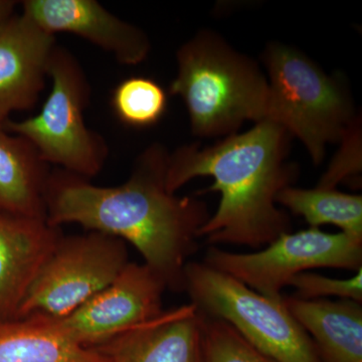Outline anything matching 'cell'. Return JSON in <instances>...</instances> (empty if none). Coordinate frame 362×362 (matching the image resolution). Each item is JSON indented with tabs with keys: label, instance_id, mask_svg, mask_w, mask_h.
I'll return each instance as SVG.
<instances>
[{
	"label": "cell",
	"instance_id": "1",
	"mask_svg": "<svg viewBox=\"0 0 362 362\" xmlns=\"http://www.w3.org/2000/svg\"><path fill=\"white\" fill-rule=\"evenodd\" d=\"M168 156L160 144L148 147L138 157L129 180L118 187H97L65 170L49 175L47 223L56 228L76 223L129 243L168 290L185 291V266L211 214L197 197L168 192Z\"/></svg>",
	"mask_w": 362,
	"mask_h": 362
},
{
	"label": "cell",
	"instance_id": "2",
	"mask_svg": "<svg viewBox=\"0 0 362 362\" xmlns=\"http://www.w3.org/2000/svg\"><path fill=\"white\" fill-rule=\"evenodd\" d=\"M292 136L279 124L264 120L244 133L226 136L211 146L185 145L168 156L165 187L171 194L190 180L209 176L207 192H220L214 216L202 226L199 238L211 245L268 246L291 232L287 211L277 195L291 187L296 166L288 161Z\"/></svg>",
	"mask_w": 362,
	"mask_h": 362
},
{
	"label": "cell",
	"instance_id": "3",
	"mask_svg": "<svg viewBox=\"0 0 362 362\" xmlns=\"http://www.w3.org/2000/svg\"><path fill=\"white\" fill-rule=\"evenodd\" d=\"M176 59L177 75L169 92L185 102L192 134L225 138L247 121L267 120V76L218 33L199 30L181 45Z\"/></svg>",
	"mask_w": 362,
	"mask_h": 362
},
{
	"label": "cell",
	"instance_id": "4",
	"mask_svg": "<svg viewBox=\"0 0 362 362\" xmlns=\"http://www.w3.org/2000/svg\"><path fill=\"white\" fill-rule=\"evenodd\" d=\"M269 86L267 120L303 143L320 164L326 147L340 143L361 118L349 87L296 47L271 42L262 54Z\"/></svg>",
	"mask_w": 362,
	"mask_h": 362
},
{
	"label": "cell",
	"instance_id": "5",
	"mask_svg": "<svg viewBox=\"0 0 362 362\" xmlns=\"http://www.w3.org/2000/svg\"><path fill=\"white\" fill-rule=\"evenodd\" d=\"M185 291L204 315L221 319L275 362H321L311 337L288 310L283 297L255 292L206 263L188 262Z\"/></svg>",
	"mask_w": 362,
	"mask_h": 362
},
{
	"label": "cell",
	"instance_id": "6",
	"mask_svg": "<svg viewBox=\"0 0 362 362\" xmlns=\"http://www.w3.org/2000/svg\"><path fill=\"white\" fill-rule=\"evenodd\" d=\"M47 76L52 90L40 113L23 121L7 119L4 127L28 140L45 163L86 180L94 177L103 168L107 147L86 126L89 88L83 70L70 52L54 47Z\"/></svg>",
	"mask_w": 362,
	"mask_h": 362
},
{
	"label": "cell",
	"instance_id": "7",
	"mask_svg": "<svg viewBox=\"0 0 362 362\" xmlns=\"http://www.w3.org/2000/svg\"><path fill=\"white\" fill-rule=\"evenodd\" d=\"M204 263L223 272L255 292L281 299L282 290L298 274L316 268L358 271L362 268V240L340 232L309 228L284 233L271 244L250 254L211 247Z\"/></svg>",
	"mask_w": 362,
	"mask_h": 362
},
{
	"label": "cell",
	"instance_id": "8",
	"mask_svg": "<svg viewBox=\"0 0 362 362\" xmlns=\"http://www.w3.org/2000/svg\"><path fill=\"white\" fill-rule=\"evenodd\" d=\"M128 263L122 240L98 232L62 235L26 293L16 320L66 315L110 285Z\"/></svg>",
	"mask_w": 362,
	"mask_h": 362
},
{
	"label": "cell",
	"instance_id": "9",
	"mask_svg": "<svg viewBox=\"0 0 362 362\" xmlns=\"http://www.w3.org/2000/svg\"><path fill=\"white\" fill-rule=\"evenodd\" d=\"M166 290L165 283L148 266L129 262L110 285L66 315L26 318L74 344L95 349L158 316L164 310Z\"/></svg>",
	"mask_w": 362,
	"mask_h": 362
},
{
	"label": "cell",
	"instance_id": "10",
	"mask_svg": "<svg viewBox=\"0 0 362 362\" xmlns=\"http://www.w3.org/2000/svg\"><path fill=\"white\" fill-rule=\"evenodd\" d=\"M23 14L52 35L70 33L89 40L123 65H138L150 52L148 37L140 28L95 0H26Z\"/></svg>",
	"mask_w": 362,
	"mask_h": 362
},
{
	"label": "cell",
	"instance_id": "11",
	"mask_svg": "<svg viewBox=\"0 0 362 362\" xmlns=\"http://www.w3.org/2000/svg\"><path fill=\"white\" fill-rule=\"evenodd\" d=\"M54 47V35L25 14L0 23V124L37 103Z\"/></svg>",
	"mask_w": 362,
	"mask_h": 362
},
{
	"label": "cell",
	"instance_id": "12",
	"mask_svg": "<svg viewBox=\"0 0 362 362\" xmlns=\"http://www.w3.org/2000/svg\"><path fill=\"white\" fill-rule=\"evenodd\" d=\"M95 350L108 362H204L202 315L192 303L163 310Z\"/></svg>",
	"mask_w": 362,
	"mask_h": 362
},
{
	"label": "cell",
	"instance_id": "13",
	"mask_svg": "<svg viewBox=\"0 0 362 362\" xmlns=\"http://www.w3.org/2000/svg\"><path fill=\"white\" fill-rule=\"evenodd\" d=\"M62 235L47 220L0 213V322L16 320L26 293Z\"/></svg>",
	"mask_w": 362,
	"mask_h": 362
},
{
	"label": "cell",
	"instance_id": "14",
	"mask_svg": "<svg viewBox=\"0 0 362 362\" xmlns=\"http://www.w3.org/2000/svg\"><path fill=\"white\" fill-rule=\"evenodd\" d=\"M286 307L310 337L321 362H362L361 303L283 296Z\"/></svg>",
	"mask_w": 362,
	"mask_h": 362
},
{
	"label": "cell",
	"instance_id": "15",
	"mask_svg": "<svg viewBox=\"0 0 362 362\" xmlns=\"http://www.w3.org/2000/svg\"><path fill=\"white\" fill-rule=\"evenodd\" d=\"M49 176L35 147L0 124V213L47 220Z\"/></svg>",
	"mask_w": 362,
	"mask_h": 362
},
{
	"label": "cell",
	"instance_id": "16",
	"mask_svg": "<svg viewBox=\"0 0 362 362\" xmlns=\"http://www.w3.org/2000/svg\"><path fill=\"white\" fill-rule=\"evenodd\" d=\"M0 362H108L30 319L0 322Z\"/></svg>",
	"mask_w": 362,
	"mask_h": 362
},
{
	"label": "cell",
	"instance_id": "17",
	"mask_svg": "<svg viewBox=\"0 0 362 362\" xmlns=\"http://www.w3.org/2000/svg\"><path fill=\"white\" fill-rule=\"evenodd\" d=\"M277 204L302 216L309 228L337 226L342 233L362 240V197L337 188L288 187L281 190Z\"/></svg>",
	"mask_w": 362,
	"mask_h": 362
},
{
	"label": "cell",
	"instance_id": "18",
	"mask_svg": "<svg viewBox=\"0 0 362 362\" xmlns=\"http://www.w3.org/2000/svg\"><path fill=\"white\" fill-rule=\"evenodd\" d=\"M116 116L125 125L146 128L161 120L168 109V95L158 83L146 77L126 78L112 97Z\"/></svg>",
	"mask_w": 362,
	"mask_h": 362
},
{
	"label": "cell",
	"instance_id": "19",
	"mask_svg": "<svg viewBox=\"0 0 362 362\" xmlns=\"http://www.w3.org/2000/svg\"><path fill=\"white\" fill-rule=\"evenodd\" d=\"M202 315L204 362H275L252 347L230 324Z\"/></svg>",
	"mask_w": 362,
	"mask_h": 362
},
{
	"label": "cell",
	"instance_id": "20",
	"mask_svg": "<svg viewBox=\"0 0 362 362\" xmlns=\"http://www.w3.org/2000/svg\"><path fill=\"white\" fill-rule=\"evenodd\" d=\"M296 289L293 296L304 300L339 297L340 299L362 302V268L349 279H333L320 274L304 272L290 281Z\"/></svg>",
	"mask_w": 362,
	"mask_h": 362
},
{
	"label": "cell",
	"instance_id": "21",
	"mask_svg": "<svg viewBox=\"0 0 362 362\" xmlns=\"http://www.w3.org/2000/svg\"><path fill=\"white\" fill-rule=\"evenodd\" d=\"M361 124L358 121L340 142L341 149L331 162L317 187L337 188L339 183L361 171Z\"/></svg>",
	"mask_w": 362,
	"mask_h": 362
},
{
	"label": "cell",
	"instance_id": "22",
	"mask_svg": "<svg viewBox=\"0 0 362 362\" xmlns=\"http://www.w3.org/2000/svg\"><path fill=\"white\" fill-rule=\"evenodd\" d=\"M14 6H16V2L14 1L0 0V23L11 18Z\"/></svg>",
	"mask_w": 362,
	"mask_h": 362
}]
</instances>
